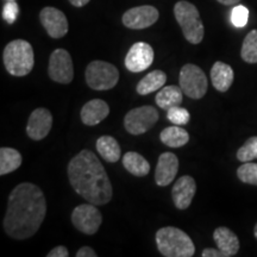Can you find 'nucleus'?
Segmentation results:
<instances>
[{"label": "nucleus", "instance_id": "12", "mask_svg": "<svg viewBox=\"0 0 257 257\" xmlns=\"http://www.w3.org/2000/svg\"><path fill=\"white\" fill-rule=\"evenodd\" d=\"M154 62V49L146 42H137L125 56V67L131 73H141L149 68Z\"/></svg>", "mask_w": 257, "mask_h": 257}, {"label": "nucleus", "instance_id": "19", "mask_svg": "<svg viewBox=\"0 0 257 257\" xmlns=\"http://www.w3.org/2000/svg\"><path fill=\"white\" fill-rule=\"evenodd\" d=\"M234 79L233 69L230 64L217 61L211 68V81L213 87L219 92H226Z\"/></svg>", "mask_w": 257, "mask_h": 257}, {"label": "nucleus", "instance_id": "5", "mask_svg": "<svg viewBox=\"0 0 257 257\" xmlns=\"http://www.w3.org/2000/svg\"><path fill=\"white\" fill-rule=\"evenodd\" d=\"M174 16L186 40L192 44L201 43L205 29L195 5L186 0L178 2L174 6Z\"/></svg>", "mask_w": 257, "mask_h": 257}, {"label": "nucleus", "instance_id": "23", "mask_svg": "<svg viewBox=\"0 0 257 257\" xmlns=\"http://www.w3.org/2000/svg\"><path fill=\"white\" fill-rule=\"evenodd\" d=\"M96 150L106 162L114 163L120 159V147L112 136H101L96 141Z\"/></svg>", "mask_w": 257, "mask_h": 257}, {"label": "nucleus", "instance_id": "28", "mask_svg": "<svg viewBox=\"0 0 257 257\" xmlns=\"http://www.w3.org/2000/svg\"><path fill=\"white\" fill-rule=\"evenodd\" d=\"M237 176L244 184L257 186V163L244 162L237 169Z\"/></svg>", "mask_w": 257, "mask_h": 257}, {"label": "nucleus", "instance_id": "24", "mask_svg": "<svg viewBox=\"0 0 257 257\" xmlns=\"http://www.w3.org/2000/svg\"><path fill=\"white\" fill-rule=\"evenodd\" d=\"M160 140L169 148H181L186 146L189 141V135L185 128L179 125L163 128L160 134Z\"/></svg>", "mask_w": 257, "mask_h": 257}, {"label": "nucleus", "instance_id": "1", "mask_svg": "<svg viewBox=\"0 0 257 257\" xmlns=\"http://www.w3.org/2000/svg\"><path fill=\"white\" fill-rule=\"evenodd\" d=\"M46 214L47 201L42 189L30 182H23L10 193L4 229L11 238L28 239L40 230Z\"/></svg>", "mask_w": 257, "mask_h": 257}, {"label": "nucleus", "instance_id": "31", "mask_svg": "<svg viewBox=\"0 0 257 257\" xmlns=\"http://www.w3.org/2000/svg\"><path fill=\"white\" fill-rule=\"evenodd\" d=\"M19 8L16 2H8L3 9V18L8 22L9 24H14L18 17Z\"/></svg>", "mask_w": 257, "mask_h": 257}, {"label": "nucleus", "instance_id": "13", "mask_svg": "<svg viewBox=\"0 0 257 257\" xmlns=\"http://www.w3.org/2000/svg\"><path fill=\"white\" fill-rule=\"evenodd\" d=\"M41 23L50 37L62 38L68 32V19L59 9L44 8L40 14Z\"/></svg>", "mask_w": 257, "mask_h": 257}, {"label": "nucleus", "instance_id": "29", "mask_svg": "<svg viewBox=\"0 0 257 257\" xmlns=\"http://www.w3.org/2000/svg\"><path fill=\"white\" fill-rule=\"evenodd\" d=\"M167 118H168L170 123L182 126V125L188 124L189 119H191V115H189V112L186 108L180 107V106H174V107L169 108L167 111Z\"/></svg>", "mask_w": 257, "mask_h": 257}, {"label": "nucleus", "instance_id": "27", "mask_svg": "<svg viewBox=\"0 0 257 257\" xmlns=\"http://www.w3.org/2000/svg\"><path fill=\"white\" fill-rule=\"evenodd\" d=\"M237 159L240 162H251L257 159V136L250 137L237 152Z\"/></svg>", "mask_w": 257, "mask_h": 257}, {"label": "nucleus", "instance_id": "10", "mask_svg": "<svg viewBox=\"0 0 257 257\" xmlns=\"http://www.w3.org/2000/svg\"><path fill=\"white\" fill-rule=\"evenodd\" d=\"M48 74L53 81L68 85L74 79L73 61L66 49H56L51 53Z\"/></svg>", "mask_w": 257, "mask_h": 257}, {"label": "nucleus", "instance_id": "21", "mask_svg": "<svg viewBox=\"0 0 257 257\" xmlns=\"http://www.w3.org/2000/svg\"><path fill=\"white\" fill-rule=\"evenodd\" d=\"M123 166L130 174L142 178L149 174L150 165L144 157L136 152H128L123 156Z\"/></svg>", "mask_w": 257, "mask_h": 257}, {"label": "nucleus", "instance_id": "32", "mask_svg": "<svg viewBox=\"0 0 257 257\" xmlns=\"http://www.w3.org/2000/svg\"><path fill=\"white\" fill-rule=\"evenodd\" d=\"M67 256H69V251L68 249L63 245L56 246V248H54L47 255V257H67Z\"/></svg>", "mask_w": 257, "mask_h": 257}, {"label": "nucleus", "instance_id": "25", "mask_svg": "<svg viewBox=\"0 0 257 257\" xmlns=\"http://www.w3.org/2000/svg\"><path fill=\"white\" fill-rule=\"evenodd\" d=\"M22 162L23 159L18 150L5 147L0 149V175L2 176L17 170Z\"/></svg>", "mask_w": 257, "mask_h": 257}, {"label": "nucleus", "instance_id": "6", "mask_svg": "<svg viewBox=\"0 0 257 257\" xmlns=\"http://www.w3.org/2000/svg\"><path fill=\"white\" fill-rule=\"evenodd\" d=\"M88 87L95 91H108L119 81V70L114 64L105 61H92L85 72Z\"/></svg>", "mask_w": 257, "mask_h": 257}, {"label": "nucleus", "instance_id": "20", "mask_svg": "<svg viewBox=\"0 0 257 257\" xmlns=\"http://www.w3.org/2000/svg\"><path fill=\"white\" fill-rule=\"evenodd\" d=\"M182 99H184V91L181 87L170 85L163 87L157 93L155 101L160 108L168 111L169 108L174 107V106L181 105Z\"/></svg>", "mask_w": 257, "mask_h": 257}, {"label": "nucleus", "instance_id": "11", "mask_svg": "<svg viewBox=\"0 0 257 257\" xmlns=\"http://www.w3.org/2000/svg\"><path fill=\"white\" fill-rule=\"evenodd\" d=\"M159 17L160 14L156 8L152 5H143L127 10L123 15L121 22L128 29L142 30L155 24Z\"/></svg>", "mask_w": 257, "mask_h": 257}, {"label": "nucleus", "instance_id": "22", "mask_svg": "<svg viewBox=\"0 0 257 257\" xmlns=\"http://www.w3.org/2000/svg\"><path fill=\"white\" fill-rule=\"evenodd\" d=\"M166 81H167L166 73L160 69H156L144 76V78L138 82L136 89L138 94L147 95L162 88L163 86H165Z\"/></svg>", "mask_w": 257, "mask_h": 257}, {"label": "nucleus", "instance_id": "35", "mask_svg": "<svg viewBox=\"0 0 257 257\" xmlns=\"http://www.w3.org/2000/svg\"><path fill=\"white\" fill-rule=\"evenodd\" d=\"M91 0H69V3L75 8H82V6L87 5Z\"/></svg>", "mask_w": 257, "mask_h": 257}, {"label": "nucleus", "instance_id": "30", "mask_svg": "<svg viewBox=\"0 0 257 257\" xmlns=\"http://www.w3.org/2000/svg\"><path fill=\"white\" fill-rule=\"evenodd\" d=\"M249 10L243 5L234 6L231 11V22L236 28H244L248 23Z\"/></svg>", "mask_w": 257, "mask_h": 257}, {"label": "nucleus", "instance_id": "4", "mask_svg": "<svg viewBox=\"0 0 257 257\" xmlns=\"http://www.w3.org/2000/svg\"><path fill=\"white\" fill-rule=\"evenodd\" d=\"M5 68L14 76H25L34 68V49L28 41L15 40L5 47L4 54Z\"/></svg>", "mask_w": 257, "mask_h": 257}, {"label": "nucleus", "instance_id": "33", "mask_svg": "<svg viewBox=\"0 0 257 257\" xmlns=\"http://www.w3.org/2000/svg\"><path fill=\"white\" fill-rule=\"evenodd\" d=\"M98 253L94 251V249H92L91 246H82L76 252V257H96Z\"/></svg>", "mask_w": 257, "mask_h": 257}, {"label": "nucleus", "instance_id": "37", "mask_svg": "<svg viewBox=\"0 0 257 257\" xmlns=\"http://www.w3.org/2000/svg\"><path fill=\"white\" fill-rule=\"evenodd\" d=\"M253 234H255L256 239H257V224L255 225V229H253Z\"/></svg>", "mask_w": 257, "mask_h": 257}, {"label": "nucleus", "instance_id": "38", "mask_svg": "<svg viewBox=\"0 0 257 257\" xmlns=\"http://www.w3.org/2000/svg\"><path fill=\"white\" fill-rule=\"evenodd\" d=\"M6 2H16V0H6Z\"/></svg>", "mask_w": 257, "mask_h": 257}, {"label": "nucleus", "instance_id": "26", "mask_svg": "<svg viewBox=\"0 0 257 257\" xmlns=\"http://www.w3.org/2000/svg\"><path fill=\"white\" fill-rule=\"evenodd\" d=\"M240 57L246 63H257V30L250 31L244 38Z\"/></svg>", "mask_w": 257, "mask_h": 257}, {"label": "nucleus", "instance_id": "16", "mask_svg": "<svg viewBox=\"0 0 257 257\" xmlns=\"http://www.w3.org/2000/svg\"><path fill=\"white\" fill-rule=\"evenodd\" d=\"M179 172V159L173 153L161 154L155 170V182L157 186L166 187L172 184Z\"/></svg>", "mask_w": 257, "mask_h": 257}, {"label": "nucleus", "instance_id": "15", "mask_svg": "<svg viewBox=\"0 0 257 257\" xmlns=\"http://www.w3.org/2000/svg\"><path fill=\"white\" fill-rule=\"evenodd\" d=\"M195 192H197V184L192 176L184 175L176 180V184L172 189V198L175 207L179 210H187L191 206Z\"/></svg>", "mask_w": 257, "mask_h": 257}, {"label": "nucleus", "instance_id": "7", "mask_svg": "<svg viewBox=\"0 0 257 257\" xmlns=\"http://www.w3.org/2000/svg\"><path fill=\"white\" fill-rule=\"evenodd\" d=\"M180 87L187 96L192 99H201L206 94L208 82L204 70L195 64L187 63L180 70Z\"/></svg>", "mask_w": 257, "mask_h": 257}, {"label": "nucleus", "instance_id": "2", "mask_svg": "<svg viewBox=\"0 0 257 257\" xmlns=\"http://www.w3.org/2000/svg\"><path fill=\"white\" fill-rule=\"evenodd\" d=\"M68 179L74 191L94 205L111 201L113 191L107 173L100 161L91 150H81L70 160Z\"/></svg>", "mask_w": 257, "mask_h": 257}, {"label": "nucleus", "instance_id": "17", "mask_svg": "<svg viewBox=\"0 0 257 257\" xmlns=\"http://www.w3.org/2000/svg\"><path fill=\"white\" fill-rule=\"evenodd\" d=\"M110 113V107L107 102L101 99H93L83 105L81 108V120L85 125L94 126V125L101 123L102 120Z\"/></svg>", "mask_w": 257, "mask_h": 257}, {"label": "nucleus", "instance_id": "36", "mask_svg": "<svg viewBox=\"0 0 257 257\" xmlns=\"http://www.w3.org/2000/svg\"><path fill=\"white\" fill-rule=\"evenodd\" d=\"M217 2L220 3V4H223V5L231 6V5L238 4V3L242 2V0H217Z\"/></svg>", "mask_w": 257, "mask_h": 257}, {"label": "nucleus", "instance_id": "9", "mask_svg": "<svg viewBox=\"0 0 257 257\" xmlns=\"http://www.w3.org/2000/svg\"><path fill=\"white\" fill-rule=\"evenodd\" d=\"M102 221L100 211L94 204H81L72 212V223L76 230L85 234H94L98 232Z\"/></svg>", "mask_w": 257, "mask_h": 257}, {"label": "nucleus", "instance_id": "8", "mask_svg": "<svg viewBox=\"0 0 257 257\" xmlns=\"http://www.w3.org/2000/svg\"><path fill=\"white\" fill-rule=\"evenodd\" d=\"M159 120V113L153 106H141L125 114L124 126L128 134L138 136L150 130Z\"/></svg>", "mask_w": 257, "mask_h": 257}, {"label": "nucleus", "instance_id": "14", "mask_svg": "<svg viewBox=\"0 0 257 257\" xmlns=\"http://www.w3.org/2000/svg\"><path fill=\"white\" fill-rule=\"evenodd\" d=\"M53 125V115L44 107L32 111L27 124L28 136L34 141H41L48 136Z\"/></svg>", "mask_w": 257, "mask_h": 257}, {"label": "nucleus", "instance_id": "3", "mask_svg": "<svg viewBox=\"0 0 257 257\" xmlns=\"http://www.w3.org/2000/svg\"><path fill=\"white\" fill-rule=\"evenodd\" d=\"M159 251L166 257H192L195 246L191 237L174 226H166L156 232Z\"/></svg>", "mask_w": 257, "mask_h": 257}, {"label": "nucleus", "instance_id": "18", "mask_svg": "<svg viewBox=\"0 0 257 257\" xmlns=\"http://www.w3.org/2000/svg\"><path fill=\"white\" fill-rule=\"evenodd\" d=\"M213 239L217 243L218 249L224 252L225 257L234 256L239 250V239L236 233L225 226L214 230Z\"/></svg>", "mask_w": 257, "mask_h": 257}, {"label": "nucleus", "instance_id": "34", "mask_svg": "<svg viewBox=\"0 0 257 257\" xmlns=\"http://www.w3.org/2000/svg\"><path fill=\"white\" fill-rule=\"evenodd\" d=\"M202 257H225L224 252L220 251L219 249H212V248H207L202 251Z\"/></svg>", "mask_w": 257, "mask_h": 257}]
</instances>
